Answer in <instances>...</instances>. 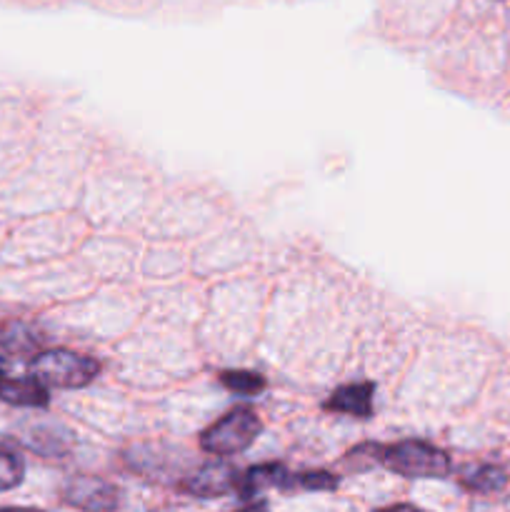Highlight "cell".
Returning <instances> with one entry per match:
<instances>
[{
	"label": "cell",
	"mask_w": 510,
	"mask_h": 512,
	"mask_svg": "<svg viewBox=\"0 0 510 512\" xmlns=\"http://www.w3.org/2000/svg\"><path fill=\"white\" fill-rule=\"evenodd\" d=\"M30 373L40 380V383L50 385V388L60 390H80L95 383L100 375V363L93 355L75 353L68 348L43 350L30 360Z\"/></svg>",
	"instance_id": "2"
},
{
	"label": "cell",
	"mask_w": 510,
	"mask_h": 512,
	"mask_svg": "<svg viewBox=\"0 0 510 512\" xmlns=\"http://www.w3.org/2000/svg\"><path fill=\"white\" fill-rule=\"evenodd\" d=\"M238 512H268V505H265V503H253V505H248V508H243V510H238Z\"/></svg>",
	"instance_id": "16"
},
{
	"label": "cell",
	"mask_w": 510,
	"mask_h": 512,
	"mask_svg": "<svg viewBox=\"0 0 510 512\" xmlns=\"http://www.w3.org/2000/svg\"><path fill=\"white\" fill-rule=\"evenodd\" d=\"M5 370H8V363H5V360L0 358V375H5Z\"/></svg>",
	"instance_id": "18"
},
{
	"label": "cell",
	"mask_w": 510,
	"mask_h": 512,
	"mask_svg": "<svg viewBox=\"0 0 510 512\" xmlns=\"http://www.w3.org/2000/svg\"><path fill=\"white\" fill-rule=\"evenodd\" d=\"M0 512H43V510H33V508H5Z\"/></svg>",
	"instance_id": "17"
},
{
	"label": "cell",
	"mask_w": 510,
	"mask_h": 512,
	"mask_svg": "<svg viewBox=\"0 0 510 512\" xmlns=\"http://www.w3.org/2000/svg\"><path fill=\"white\" fill-rule=\"evenodd\" d=\"M293 488L300 490H335L338 488V478L325 470H315V473H300L293 475Z\"/></svg>",
	"instance_id": "14"
},
{
	"label": "cell",
	"mask_w": 510,
	"mask_h": 512,
	"mask_svg": "<svg viewBox=\"0 0 510 512\" xmlns=\"http://www.w3.org/2000/svg\"><path fill=\"white\" fill-rule=\"evenodd\" d=\"M8 335H0V343L8 345L10 350H18V353H25V350H35L40 345L38 333H35L30 325L25 323H13L5 330Z\"/></svg>",
	"instance_id": "13"
},
{
	"label": "cell",
	"mask_w": 510,
	"mask_h": 512,
	"mask_svg": "<svg viewBox=\"0 0 510 512\" xmlns=\"http://www.w3.org/2000/svg\"><path fill=\"white\" fill-rule=\"evenodd\" d=\"M373 400L375 385L370 380H360V383H348L335 388L323 403V410L335 415H348V418L368 420L373 415Z\"/></svg>",
	"instance_id": "6"
},
{
	"label": "cell",
	"mask_w": 510,
	"mask_h": 512,
	"mask_svg": "<svg viewBox=\"0 0 510 512\" xmlns=\"http://www.w3.org/2000/svg\"><path fill=\"white\" fill-rule=\"evenodd\" d=\"M63 500L83 512H113L120 493L108 480L93 475H75L63 485Z\"/></svg>",
	"instance_id": "4"
},
{
	"label": "cell",
	"mask_w": 510,
	"mask_h": 512,
	"mask_svg": "<svg viewBox=\"0 0 510 512\" xmlns=\"http://www.w3.org/2000/svg\"><path fill=\"white\" fill-rule=\"evenodd\" d=\"M240 483V473L230 463H223V460H213V463L200 465L198 470L188 475V478L180 483V490L193 498L213 500L223 498V495L235 493Z\"/></svg>",
	"instance_id": "5"
},
{
	"label": "cell",
	"mask_w": 510,
	"mask_h": 512,
	"mask_svg": "<svg viewBox=\"0 0 510 512\" xmlns=\"http://www.w3.org/2000/svg\"><path fill=\"white\" fill-rule=\"evenodd\" d=\"M25 443L35 453L55 458V455L68 453L70 445H73V435L60 423H35L25 430Z\"/></svg>",
	"instance_id": "9"
},
{
	"label": "cell",
	"mask_w": 510,
	"mask_h": 512,
	"mask_svg": "<svg viewBox=\"0 0 510 512\" xmlns=\"http://www.w3.org/2000/svg\"><path fill=\"white\" fill-rule=\"evenodd\" d=\"M218 380L225 390L240 395V398H255V395H260L268 388V380L260 373H255V370H223Z\"/></svg>",
	"instance_id": "10"
},
{
	"label": "cell",
	"mask_w": 510,
	"mask_h": 512,
	"mask_svg": "<svg viewBox=\"0 0 510 512\" xmlns=\"http://www.w3.org/2000/svg\"><path fill=\"white\" fill-rule=\"evenodd\" d=\"M260 430H263V423H260L258 413L248 405H238L200 433V448L210 455H218V458H228V455L248 450L260 435Z\"/></svg>",
	"instance_id": "3"
},
{
	"label": "cell",
	"mask_w": 510,
	"mask_h": 512,
	"mask_svg": "<svg viewBox=\"0 0 510 512\" xmlns=\"http://www.w3.org/2000/svg\"><path fill=\"white\" fill-rule=\"evenodd\" d=\"M505 470L498 465H475L468 468L460 478L463 488L473 490V493H498L505 485Z\"/></svg>",
	"instance_id": "11"
},
{
	"label": "cell",
	"mask_w": 510,
	"mask_h": 512,
	"mask_svg": "<svg viewBox=\"0 0 510 512\" xmlns=\"http://www.w3.org/2000/svg\"><path fill=\"white\" fill-rule=\"evenodd\" d=\"M25 465L18 450L0 440V490H13L23 483Z\"/></svg>",
	"instance_id": "12"
},
{
	"label": "cell",
	"mask_w": 510,
	"mask_h": 512,
	"mask_svg": "<svg viewBox=\"0 0 510 512\" xmlns=\"http://www.w3.org/2000/svg\"><path fill=\"white\" fill-rule=\"evenodd\" d=\"M288 490L293 488V475L285 470V465L280 463H263L255 465V468H248L243 475H240L238 493L240 498L255 500L258 495H263L265 490Z\"/></svg>",
	"instance_id": "7"
},
{
	"label": "cell",
	"mask_w": 510,
	"mask_h": 512,
	"mask_svg": "<svg viewBox=\"0 0 510 512\" xmlns=\"http://www.w3.org/2000/svg\"><path fill=\"white\" fill-rule=\"evenodd\" d=\"M0 400L15 408H48L50 393L48 385L40 383L35 375H28V378L0 375Z\"/></svg>",
	"instance_id": "8"
},
{
	"label": "cell",
	"mask_w": 510,
	"mask_h": 512,
	"mask_svg": "<svg viewBox=\"0 0 510 512\" xmlns=\"http://www.w3.org/2000/svg\"><path fill=\"white\" fill-rule=\"evenodd\" d=\"M360 450L368 453V458L378 460L383 468L393 470L403 478H445L450 473V458L435 445L425 440H400L393 445H360Z\"/></svg>",
	"instance_id": "1"
},
{
	"label": "cell",
	"mask_w": 510,
	"mask_h": 512,
	"mask_svg": "<svg viewBox=\"0 0 510 512\" xmlns=\"http://www.w3.org/2000/svg\"><path fill=\"white\" fill-rule=\"evenodd\" d=\"M378 512H423V510H418L415 505H390V508H383Z\"/></svg>",
	"instance_id": "15"
}]
</instances>
